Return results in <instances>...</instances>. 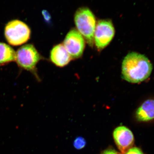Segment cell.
Returning a JSON list of instances; mask_svg holds the SVG:
<instances>
[{"label": "cell", "mask_w": 154, "mask_h": 154, "mask_svg": "<svg viewBox=\"0 0 154 154\" xmlns=\"http://www.w3.org/2000/svg\"><path fill=\"white\" fill-rule=\"evenodd\" d=\"M152 69V65L145 55L130 52L122 62V76L128 82L140 83L150 76Z\"/></svg>", "instance_id": "1"}, {"label": "cell", "mask_w": 154, "mask_h": 154, "mask_svg": "<svg viewBox=\"0 0 154 154\" xmlns=\"http://www.w3.org/2000/svg\"><path fill=\"white\" fill-rule=\"evenodd\" d=\"M74 19L78 31L86 39L88 45L93 47L96 27L94 14L88 8H80L76 12Z\"/></svg>", "instance_id": "2"}, {"label": "cell", "mask_w": 154, "mask_h": 154, "mask_svg": "<svg viewBox=\"0 0 154 154\" xmlns=\"http://www.w3.org/2000/svg\"><path fill=\"white\" fill-rule=\"evenodd\" d=\"M42 59L43 57L31 44L21 46L16 53V61L18 66L32 73L38 81L40 79L37 74L36 65Z\"/></svg>", "instance_id": "3"}, {"label": "cell", "mask_w": 154, "mask_h": 154, "mask_svg": "<svg viewBox=\"0 0 154 154\" xmlns=\"http://www.w3.org/2000/svg\"><path fill=\"white\" fill-rule=\"evenodd\" d=\"M31 31L27 24L19 20L8 22L5 29V37L9 44L18 46L24 44L30 39Z\"/></svg>", "instance_id": "4"}, {"label": "cell", "mask_w": 154, "mask_h": 154, "mask_svg": "<svg viewBox=\"0 0 154 154\" xmlns=\"http://www.w3.org/2000/svg\"><path fill=\"white\" fill-rule=\"evenodd\" d=\"M115 35V29L110 20H100L96 25L94 42L99 50L107 46Z\"/></svg>", "instance_id": "5"}, {"label": "cell", "mask_w": 154, "mask_h": 154, "mask_svg": "<svg viewBox=\"0 0 154 154\" xmlns=\"http://www.w3.org/2000/svg\"><path fill=\"white\" fill-rule=\"evenodd\" d=\"M63 45L71 57L77 59L82 55L85 43L82 34L78 30L73 29L66 36Z\"/></svg>", "instance_id": "6"}, {"label": "cell", "mask_w": 154, "mask_h": 154, "mask_svg": "<svg viewBox=\"0 0 154 154\" xmlns=\"http://www.w3.org/2000/svg\"><path fill=\"white\" fill-rule=\"evenodd\" d=\"M116 144L119 151L124 153L132 147L134 143V136L132 131L124 126L116 128L113 132Z\"/></svg>", "instance_id": "7"}, {"label": "cell", "mask_w": 154, "mask_h": 154, "mask_svg": "<svg viewBox=\"0 0 154 154\" xmlns=\"http://www.w3.org/2000/svg\"><path fill=\"white\" fill-rule=\"evenodd\" d=\"M71 59L63 44L57 45L51 51V60L57 66L61 67L65 66L70 62Z\"/></svg>", "instance_id": "8"}, {"label": "cell", "mask_w": 154, "mask_h": 154, "mask_svg": "<svg viewBox=\"0 0 154 154\" xmlns=\"http://www.w3.org/2000/svg\"><path fill=\"white\" fill-rule=\"evenodd\" d=\"M135 116L138 121L147 122L154 119V99L146 100L137 108Z\"/></svg>", "instance_id": "9"}, {"label": "cell", "mask_w": 154, "mask_h": 154, "mask_svg": "<svg viewBox=\"0 0 154 154\" xmlns=\"http://www.w3.org/2000/svg\"><path fill=\"white\" fill-rule=\"evenodd\" d=\"M16 53L8 45L0 42V66L15 61Z\"/></svg>", "instance_id": "10"}, {"label": "cell", "mask_w": 154, "mask_h": 154, "mask_svg": "<svg viewBox=\"0 0 154 154\" xmlns=\"http://www.w3.org/2000/svg\"><path fill=\"white\" fill-rule=\"evenodd\" d=\"M86 144V140L81 137L76 138L73 143L74 146L77 149H81L85 146Z\"/></svg>", "instance_id": "11"}, {"label": "cell", "mask_w": 154, "mask_h": 154, "mask_svg": "<svg viewBox=\"0 0 154 154\" xmlns=\"http://www.w3.org/2000/svg\"><path fill=\"white\" fill-rule=\"evenodd\" d=\"M123 154H144L139 148L134 147L131 148Z\"/></svg>", "instance_id": "12"}, {"label": "cell", "mask_w": 154, "mask_h": 154, "mask_svg": "<svg viewBox=\"0 0 154 154\" xmlns=\"http://www.w3.org/2000/svg\"><path fill=\"white\" fill-rule=\"evenodd\" d=\"M101 154H119L115 149H108L102 152Z\"/></svg>", "instance_id": "13"}, {"label": "cell", "mask_w": 154, "mask_h": 154, "mask_svg": "<svg viewBox=\"0 0 154 154\" xmlns=\"http://www.w3.org/2000/svg\"><path fill=\"white\" fill-rule=\"evenodd\" d=\"M42 14H43V17H44L45 21H47L48 22H49L51 19V17L48 12L45 11H43V12H42Z\"/></svg>", "instance_id": "14"}]
</instances>
